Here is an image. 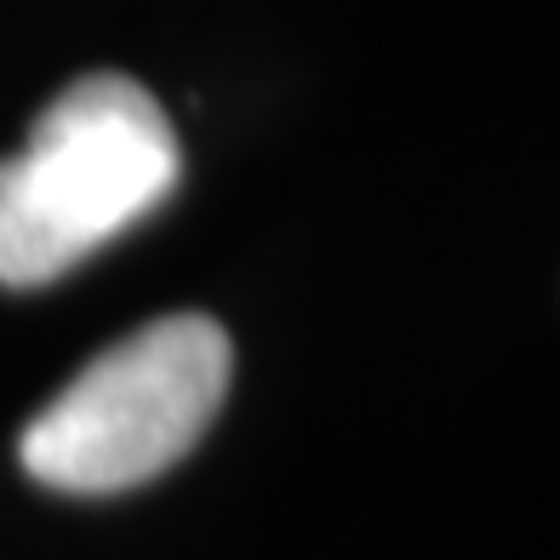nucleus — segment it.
<instances>
[{"instance_id":"obj_1","label":"nucleus","mask_w":560,"mask_h":560,"mask_svg":"<svg viewBox=\"0 0 560 560\" xmlns=\"http://www.w3.org/2000/svg\"><path fill=\"white\" fill-rule=\"evenodd\" d=\"M184 177L166 109L126 74H81L0 161V287L30 292L143 223Z\"/></svg>"},{"instance_id":"obj_2","label":"nucleus","mask_w":560,"mask_h":560,"mask_svg":"<svg viewBox=\"0 0 560 560\" xmlns=\"http://www.w3.org/2000/svg\"><path fill=\"white\" fill-rule=\"evenodd\" d=\"M229 372L235 349L212 315L149 320L30 418L18 457L52 492H132L195 452L223 412Z\"/></svg>"}]
</instances>
